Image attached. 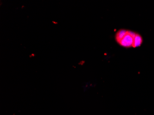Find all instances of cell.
Segmentation results:
<instances>
[{"mask_svg": "<svg viewBox=\"0 0 154 115\" xmlns=\"http://www.w3.org/2000/svg\"><path fill=\"white\" fill-rule=\"evenodd\" d=\"M136 33L126 29H120L117 31L115 39L118 44L125 48L132 47L134 39Z\"/></svg>", "mask_w": 154, "mask_h": 115, "instance_id": "6da1fadb", "label": "cell"}, {"mask_svg": "<svg viewBox=\"0 0 154 115\" xmlns=\"http://www.w3.org/2000/svg\"><path fill=\"white\" fill-rule=\"evenodd\" d=\"M143 43V38L139 34L137 33L134 39L133 47H137L140 46Z\"/></svg>", "mask_w": 154, "mask_h": 115, "instance_id": "7a4b0ae2", "label": "cell"}, {"mask_svg": "<svg viewBox=\"0 0 154 115\" xmlns=\"http://www.w3.org/2000/svg\"><path fill=\"white\" fill-rule=\"evenodd\" d=\"M53 23H54L55 24H57L58 23L57 22H54V21H53Z\"/></svg>", "mask_w": 154, "mask_h": 115, "instance_id": "3957f363", "label": "cell"}]
</instances>
